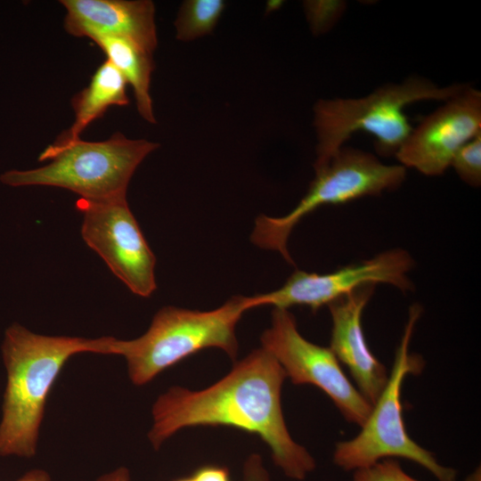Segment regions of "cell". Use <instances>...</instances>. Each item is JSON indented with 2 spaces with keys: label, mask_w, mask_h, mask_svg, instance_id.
<instances>
[{
  "label": "cell",
  "mask_w": 481,
  "mask_h": 481,
  "mask_svg": "<svg viewBox=\"0 0 481 481\" xmlns=\"http://www.w3.org/2000/svg\"><path fill=\"white\" fill-rule=\"evenodd\" d=\"M95 481H130L129 470L125 467H119L100 476Z\"/></svg>",
  "instance_id": "cell-21"
},
{
  "label": "cell",
  "mask_w": 481,
  "mask_h": 481,
  "mask_svg": "<svg viewBox=\"0 0 481 481\" xmlns=\"http://www.w3.org/2000/svg\"><path fill=\"white\" fill-rule=\"evenodd\" d=\"M173 481H194V480L192 476H188V477H182L175 478Z\"/></svg>",
  "instance_id": "cell-24"
},
{
  "label": "cell",
  "mask_w": 481,
  "mask_h": 481,
  "mask_svg": "<svg viewBox=\"0 0 481 481\" xmlns=\"http://www.w3.org/2000/svg\"><path fill=\"white\" fill-rule=\"evenodd\" d=\"M85 242L134 294L148 298L157 289L156 257L130 210L126 196L104 200L79 199Z\"/></svg>",
  "instance_id": "cell-9"
},
{
  "label": "cell",
  "mask_w": 481,
  "mask_h": 481,
  "mask_svg": "<svg viewBox=\"0 0 481 481\" xmlns=\"http://www.w3.org/2000/svg\"><path fill=\"white\" fill-rule=\"evenodd\" d=\"M467 86L441 87L425 77L411 76L402 83L386 84L363 97L319 100L314 106L317 136L314 169L327 164L359 131L373 136L379 154L395 155L413 128L404 113L406 106L421 101L445 102Z\"/></svg>",
  "instance_id": "cell-3"
},
{
  "label": "cell",
  "mask_w": 481,
  "mask_h": 481,
  "mask_svg": "<svg viewBox=\"0 0 481 481\" xmlns=\"http://www.w3.org/2000/svg\"><path fill=\"white\" fill-rule=\"evenodd\" d=\"M452 167L466 183L477 187L481 183V133L465 143L453 156Z\"/></svg>",
  "instance_id": "cell-17"
},
{
  "label": "cell",
  "mask_w": 481,
  "mask_h": 481,
  "mask_svg": "<svg viewBox=\"0 0 481 481\" xmlns=\"http://www.w3.org/2000/svg\"><path fill=\"white\" fill-rule=\"evenodd\" d=\"M269 475L264 467L262 458L251 454L246 461L243 468V481H269Z\"/></svg>",
  "instance_id": "cell-19"
},
{
  "label": "cell",
  "mask_w": 481,
  "mask_h": 481,
  "mask_svg": "<svg viewBox=\"0 0 481 481\" xmlns=\"http://www.w3.org/2000/svg\"><path fill=\"white\" fill-rule=\"evenodd\" d=\"M126 86V79L112 63L108 60L102 62L89 85L73 97L71 104L75 120L56 141L77 140L86 127L101 118L110 107L127 105Z\"/></svg>",
  "instance_id": "cell-14"
},
{
  "label": "cell",
  "mask_w": 481,
  "mask_h": 481,
  "mask_svg": "<svg viewBox=\"0 0 481 481\" xmlns=\"http://www.w3.org/2000/svg\"><path fill=\"white\" fill-rule=\"evenodd\" d=\"M287 375L265 349L253 350L216 383L199 390L174 386L152 406L148 433L154 449L182 428L226 426L257 435L271 449L275 465L290 478L302 480L315 468L305 447L290 436L281 393Z\"/></svg>",
  "instance_id": "cell-1"
},
{
  "label": "cell",
  "mask_w": 481,
  "mask_h": 481,
  "mask_svg": "<svg viewBox=\"0 0 481 481\" xmlns=\"http://www.w3.org/2000/svg\"><path fill=\"white\" fill-rule=\"evenodd\" d=\"M225 4L222 0H188L182 4L175 21V37L188 42L210 34Z\"/></svg>",
  "instance_id": "cell-16"
},
{
  "label": "cell",
  "mask_w": 481,
  "mask_h": 481,
  "mask_svg": "<svg viewBox=\"0 0 481 481\" xmlns=\"http://www.w3.org/2000/svg\"><path fill=\"white\" fill-rule=\"evenodd\" d=\"M412 267L413 259L406 250L393 249L328 273L296 270L281 288L252 298L255 307L273 306L289 309L305 306L315 312L366 285L382 283L404 292L412 290L408 277Z\"/></svg>",
  "instance_id": "cell-10"
},
{
  "label": "cell",
  "mask_w": 481,
  "mask_h": 481,
  "mask_svg": "<svg viewBox=\"0 0 481 481\" xmlns=\"http://www.w3.org/2000/svg\"><path fill=\"white\" fill-rule=\"evenodd\" d=\"M421 314L418 304L409 309L408 320L387 384L371 412L353 439L336 444L333 461L344 470L371 466L383 459L400 457L429 470L439 481H456V471L442 466L434 455L408 435L403 418L401 393L408 374H419L424 367L420 355L409 350L412 336Z\"/></svg>",
  "instance_id": "cell-6"
},
{
  "label": "cell",
  "mask_w": 481,
  "mask_h": 481,
  "mask_svg": "<svg viewBox=\"0 0 481 481\" xmlns=\"http://www.w3.org/2000/svg\"><path fill=\"white\" fill-rule=\"evenodd\" d=\"M262 348L281 364L295 385L323 391L347 421L362 426L372 405L349 381L330 349L306 339L288 309L274 308L271 327L261 335Z\"/></svg>",
  "instance_id": "cell-8"
},
{
  "label": "cell",
  "mask_w": 481,
  "mask_h": 481,
  "mask_svg": "<svg viewBox=\"0 0 481 481\" xmlns=\"http://www.w3.org/2000/svg\"><path fill=\"white\" fill-rule=\"evenodd\" d=\"M375 286L361 287L329 305L332 320L330 349L348 368L359 392L371 405L388 379L386 367L369 349L361 322Z\"/></svg>",
  "instance_id": "cell-12"
},
{
  "label": "cell",
  "mask_w": 481,
  "mask_h": 481,
  "mask_svg": "<svg viewBox=\"0 0 481 481\" xmlns=\"http://www.w3.org/2000/svg\"><path fill=\"white\" fill-rule=\"evenodd\" d=\"M89 38L98 45L107 60L132 86L141 117L155 124L150 94L151 77L155 68L152 53L135 42L120 37L95 34Z\"/></svg>",
  "instance_id": "cell-15"
},
{
  "label": "cell",
  "mask_w": 481,
  "mask_h": 481,
  "mask_svg": "<svg viewBox=\"0 0 481 481\" xmlns=\"http://www.w3.org/2000/svg\"><path fill=\"white\" fill-rule=\"evenodd\" d=\"M307 192L288 214L280 217L260 215L250 240L257 247L279 252L294 265L288 240L295 226L307 215L326 205H339L397 189L405 180L402 165H387L373 154L345 147L324 166L314 169Z\"/></svg>",
  "instance_id": "cell-7"
},
{
  "label": "cell",
  "mask_w": 481,
  "mask_h": 481,
  "mask_svg": "<svg viewBox=\"0 0 481 481\" xmlns=\"http://www.w3.org/2000/svg\"><path fill=\"white\" fill-rule=\"evenodd\" d=\"M353 481H419L406 474L400 464L383 459L371 466L355 469Z\"/></svg>",
  "instance_id": "cell-18"
},
{
  "label": "cell",
  "mask_w": 481,
  "mask_h": 481,
  "mask_svg": "<svg viewBox=\"0 0 481 481\" xmlns=\"http://www.w3.org/2000/svg\"><path fill=\"white\" fill-rule=\"evenodd\" d=\"M466 481H480V470L475 471L471 476H469Z\"/></svg>",
  "instance_id": "cell-23"
},
{
  "label": "cell",
  "mask_w": 481,
  "mask_h": 481,
  "mask_svg": "<svg viewBox=\"0 0 481 481\" xmlns=\"http://www.w3.org/2000/svg\"><path fill=\"white\" fill-rule=\"evenodd\" d=\"M17 481H51V477L45 470L35 469L26 472Z\"/></svg>",
  "instance_id": "cell-22"
},
{
  "label": "cell",
  "mask_w": 481,
  "mask_h": 481,
  "mask_svg": "<svg viewBox=\"0 0 481 481\" xmlns=\"http://www.w3.org/2000/svg\"><path fill=\"white\" fill-rule=\"evenodd\" d=\"M159 147L145 139H129L119 132L105 141L57 142L39 160L45 166L9 170L0 181L12 187L43 185L63 188L87 200L126 196L128 183L142 161Z\"/></svg>",
  "instance_id": "cell-5"
},
{
  "label": "cell",
  "mask_w": 481,
  "mask_h": 481,
  "mask_svg": "<svg viewBox=\"0 0 481 481\" xmlns=\"http://www.w3.org/2000/svg\"><path fill=\"white\" fill-rule=\"evenodd\" d=\"M64 27L75 37H120L153 53L158 45L155 6L150 0H61Z\"/></svg>",
  "instance_id": "cell-13"
},
{
  "label": "cell",
  "mask_w": 481,
  "mask_h": 481,
  "mask_svg": "<svg viewBox=\"0 0 481 481\" xmlns=\"http://www.w3.org/2000/svg\"><path fill=\"white\" fill-rule=\"evenodd\" d=\"M481 133V92L467 86L412 128L395 153L400 165L436 176L455 153Z\"/></svg>",
  "instance_id": "cell-11"
},
{
  "label": "cell",
  "mask_w": 481,
  "mask_h": 481,
  "mask_svg": "<svg viewBox=\"0 0 481 481\" xmlns=\"http://www.w3.org/2000/svg\"><path fill=\"white\" fill-rule=\"evenodd\" d=\"M113 337L45 336L19 323L7 328L2 356L7 380L0 421V455L36 454L49 392L64 364L80 353L115 355Z\"/></svg>",
  "instance_id": "cell-2"
},
{
  "label": "cell",
  "mask_w": 481,
  "mask_h": 481,
  "mask_svg": "<svg viewBox=\"0 0 481 481\" xmlns=\"http://www.w3.org/2000/svg\"><path fill=\"white\" fill-rule=\"evenodd\" d=\"M254 308L252 297L234 296L210 311L167 306L154 315L147 331L131 340L117 339L116 354L126 360L128 376L136 386L206 348L222 349L235 360L236 324Z\"/></svg>",
  "instance_id": "cell-4"
},
{
  "label": "cell",
  "mask_w": 481,
  "mask_h": 481,
  "mask_svg": "<svg viewBox=\"0 0 481 481\" xmlns=\"http://www.w3.org/2000/svg\"><path fill=\"white\" fill-rule=\"evenodd\" d=\"M194 481H231L229 469L216 465H204L192 475Z\"/></svg>",
  "instance_id": "cell-20"
}]
</instances>
